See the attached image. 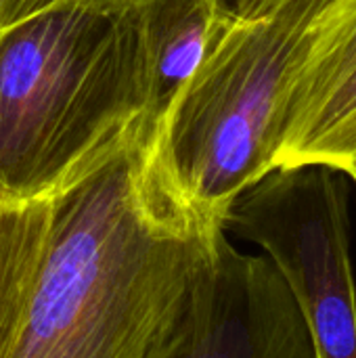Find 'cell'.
Wrapping results in <instances>:
<instances>
[{"label": "cell", "mask_w": 356, "mask_h": 358, "mask_svg": "<svg viewBox=\"0 0 356 358\" xmlns=\"http://www.w3.org/2000/svg\"><path fill=\"white\" fill-rule=\"evenodd\" d=\"M222 231L168 187L138 122L50 197L46 245L10 358H164Z\"/></svg>", "instance_id": "1"}, {"label": "cell", "mask_w": 356, "mask_h": 358, "mask_svg": "<svg viewBox=\"0 0 356 358\" xmlns=\"http://www.w3.org/2000/svg\"><path fill=\"white\" fill-rule=\"evenodd\" d=\"M145 109L132 0H55L0 25V201L55 197Z\"/></svg>", "instance_id": "2"}, {"label": "cell", "mask_w": 356, "mask_h": 358, "mask_svg": "<svg viewBox=\"0 0 356 358\" xmlns=\"http://www.w3.org/2000/svg\"><path fill=\"white\" fill-rule=\"evenodd\" d=\"M348 0H229L231 17L155 128L151 159L201 218L275 170L300 65Z\"/></svg>", "instance_id": "3"}, {"label": "cell", "mask_w": 356, "mask_h": 358, "mask_svg": "<svg viewBox=\"0 0 356 358\" xmlns=\"http://www.w3.org/2000/svg\"><path fill=\"white\" fill-rule=\"evenodd\" d=\"M225 231L256 243L287 281L315 358H356L348 176L323 164L277 168L231 206Z\"/></svg>", "instance_id": "4"}, {"label": "cell", "mask_w": 356, "mask_h": 358, "mask_svg": "<svg viewBox=\"0 0 356 358\" xmlns=\"http://www.w3.org/2000/svg\"><path fill=\"white\" fill-rule=\"evenodd\" d=\"M164 358H315V348L279 268L237 250L222 231Z\"/></svg>", "instance_id": "5"}, {"label": "cell", "mask_w": 356, "mask_h": 358, "mask_svg": "<svg viewBox=\"0 0 356 358\" xmlns=\"http://www.w3.org/2000/svg\"><path fill=\"white\" fill-rule=\"evenodd\" d=\"M304 164L356 170V0L329 21L287 96L275 170Z\"/></svg>", "instance_id": "6"}, {"label": "cell", "mask_w": 356, "mask_h": 358, "mask_svg": "<svg viewBox=\"0 0 356 358\" xmlns=\"http://www.w3.org/2000/svg\"><path fill=\"white\" fill-rule=\"evenodd\" d=\"M138 27L149 138L231 17L229 0H132Z\"/></svg>", "instance_id": "7"}, {"label": "cell", "mask_w": 356, "mask_h": 358, "mask_svg": "<svg viewBox=\"0 0 356 358\" xmlns=\"http://www.w3.org/2000/svg\"><path fill=\"white\" fill-rule=\"evenodd\" d=\"M50 199L0 201V358H10L40 271Z\"/></svg>", "instance_id": "8"}, {"label": "cell", "mask_w": 356, "mask_h": 358, "mask_svg": "<svg viewBox=\"0 0 356 358\" xmlns=\"http://www.w3.org/2000/svg\"><path fill=\"white\" fill-rule=\"evenodd\" d=\"M55 0H0V25L21 19Z\"/></svg>", "instance_id": "9"}, {"label": "cell", "mask_w": 356, "mask_h": 358, "mask_svg": "<svg viewBox=\"0 0 356 358\" xmlns=\"http://www.w3.org/2000/svg\"><path fill=\"white\" fill-rule=\"evenodd\" d=\"M348 178H350V180H353V182H355V185H356V170H355V172H353V174H350V176H348Z\"/></svg>", "instance_id": "10"}]
</instances>
